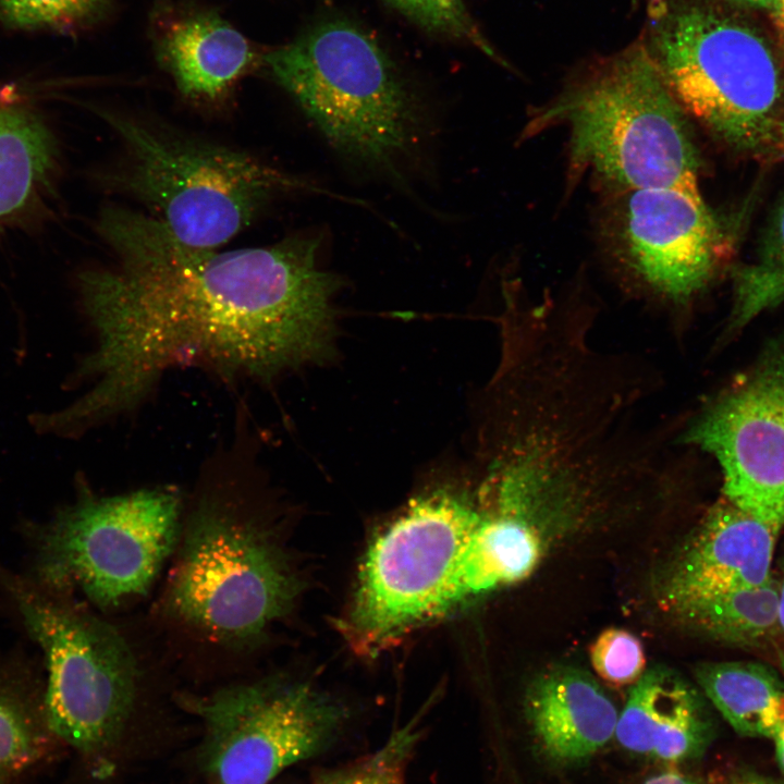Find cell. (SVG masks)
Returning a JSON list of instances; mask_svg holds the SVG:
<instances>
[{"label":"cell","instance_id":"obj_1","mask_svg":"<svg viewBox=\"0 0 784 784\" xmlns=\"http://www.w3.org/2000/svg\"><path fill=\"white\" fill-rule=\"evenodd\" d=\"M98 231L114 261L78 279L97 340L74 373L93 385L56 414L65 433L133 409L179 363L267 381L331 356L341 280L318 266L321 234L217 252L117 206L102 210Z\"/></svg>","mask_w":784,"mask_h":784},{"label":"cell","instance_id":"obj_2","mask_svg":"<svg viewBox=\"0 0 784 784\" xmlns=\"http://www.w3.org/2000/svg\"><path fill=\"white\" fill-rule=\"evenodd\" d=\"M683 110L649 49L634 45L534 109L523 136L565 126L569 183L590 173L621 192L698 188Z\"/></svg>","mask_w":784,"mask_h":784},{"label":"cell","instance_id":"obj_3","mask_svg":"<svg viewBox=\"0 0 784 784\" xmlns=\"http://www.w3.org/2000/svg\"><path fill=\"white\" fill-rule=\"evenodd\" d=\"M264 61L340 156L405 181L419 159L427 115L369 35L348 22L330 21Z\"/></svg>","mask_w":784,"mask_h":784},{"label":"cell","instance_id":"obj_4","mask_svg":"<svg viewBox=\"0 0 784 784\" xmlns=\"http://www.w3.org/2000/svg\"><path fill=\"white\" fill-rule=\"evenodd\" d=\"M123 140L114 185L144 203L180 242L216 249L270 200L323 189L228 147L192 139L121 113H102Z\"/></svg>","mask_w":784,"mask_h":784},{"label":"cell","instance_id":"obj_5","mask_svg":"<svg viewBox=\"0 0 784 784\" xmlns=\"http://www.w3.org/2000/svg\"><path fill=\"white\" fill-rule=\"evenodd\" d=\"M651 28L649 51L684 110L732 148H779L782 76L756 30L706 8L664 3Z\"/></svg>","mask_w":784,"mask_h":784},{"label":"cell","instance_id":"obj_6","mask_svg":"<svg viewBox=\"0 0 784 784\" xmlns=\"http://www.w3.org/2000/svg\"><path fill=\"white\" fill-rule=\"evenodd\" d=\"M298 589L285 554L253 513L218 497L199 501L170 586L176 615L217 640L244 644L282 617Z\"/></svg>","mask_w":784,"mask_h":784},{"label":"cell","instance_id":"obj_7","mask_svg":"<svg viewBox=\"0 0 784 784\" xmlns=\"http://www.w3.org/2000/svg\"><path fill=\"white\" fill-rule=\"evenodd\" d=\"M10 590L45 654L42 713L49 731L86 758L97 775H107L137 698L133 652L110 624L20 585Z\"/></svg>","mask_w":784,"mask_h":784},{"label":"cell","instance_id":"obj_8","mask_svg":"<svg viewBox=\"0 0 784 784\" xmlns=\"http://www.w3.org/2000/svg\"><path fill=\"white\" fill-rule=\"evenodd\" d=\"M180 516L173 489L98 497L84 488L45 529L39 574L100 608L118 607L148 591L176 544Z\"/></svg>","mask_w":784,"mask_h":784},{"label":"cell","instance_id":"obj_9","mask_svg":"<svg viewBox=\"0 0 784 784\" xmlns=\"http://www.w3.org/2000/svg\"><path fill=\"white\" fill-rule=\"evenodd\" d=\"M200 718L199 761L211 784H269L343 742L351 712L311 685L268 678L187 701Z\"/></svg>","mask_w":784,"mask_h":784},{"label":"cell","instance_id":"obj_10","mask_svg":"<svg viewBox=\"0 0 784 784\" xmlns=\"http://www.w3.org/2000/svg\"><path fill=\"white\" fill-rule=\"evenodd\" d=\"M480 518L466 499L419 498L369 547L342 632L357 653L375 657L429 621L465 540Z\"/></svg>","mask_w":784,"mask_h":784},{"label":"cell","instance_id":"obj_11","mask_svg":"<svg viewBox=\"0 0 784 784\" xmlns=\"http://www.w3.org/2000/svg\"><path fill=\"white\" fill-rule=\"evenodd\" d=\"M682 441L711 455L727 501L784 527V341L748 373L688 416Z\"/></svg>","mask_w":784,"mask_h":784},{"label":"cell","instance_id":"obj_12","mask_svg":"<svg viewBox=\"0 0 784 784\" xmlns=\"http://www.w3.org/2000/svg\"><path fill=\"white\" fill-rule=\"evenodd\" d=\"M614 234L630 272L675 304L706 287L726 253L724 234L699 188L623 192Z\"/></svg>","mask_w":784,"mask_h":784},{"label":"cell","instance_id":"obj_13","mask_svg":"<svg viewBox=\"0 0 784 784\" xmlns=\"http://www.w3.org/2000/svg\"><path fill=\"white\" fill-rule=\"evenodd\" d=\"M779 534L725 498L718 501L662 576V605L675 613L711 596L764 584L773 575Z\"/></svg>","mask_w":784,"mask_h":784},{"label":"cell","instance_id":"obj_14","mask_svg":"<svg viewBox=\"0 0 784 784\" xmlns=\"http://www.w3.org/2000/svg\"><path fill=\"white\" fill-rule=\"evenodd\" d=\"M524 713L540 755L559 767L597 754L614 737L618 719L599 683L573 666L539 674L526 690Z\"/></svg>","mask_w":784,"mask_h":784},{"label":"cell","instance_id":"obj_15","mask_svg":"<svg viewBox=\"0 0 784 784\" xmlns=\"http://www.w3.org/2000/svg\"><path fill=\"white\" fill-rule=\"evenodd\" d=\"M712 734L700 691L675 671L656 666L632 685L614 737L630 752L677 764L701 755Z\"/></svg>","mask_w":784,"mask_h":784},{"label":"cell","instance_id":"obj_16","mask_svg":"<svg viewBox=\"0 0 784 784\" xmlns=\"http://www.w3.org/2000/svg\"><path fill=\"white\" fill-rule=\"evenodd\" d=\"M480 518L442 585L430 620L453 612L499 587L529 576L539 564L546 526L482 502Z\"/></svg>","mask_w":784,"mask_h":784},{"label":"cell","instance_id":"obj_17","mask_svg":"<svg viewBox=\"0 0 784 784\" xmlns=\"http://www.w3.org/2000/svg\"><path fill=\"white\" fill-rule=\"evenodd\" d=\"M161 52L181 94L206 103L224 98L256 60L240 32L210 15L189 16L172 25Z\"/></svg>","mask_w":784,"mask_h":784},{"label":"cell","instance_id":"obj_18","mask_svg":"<svg viewBox=\"0 0 784 784\" xmlns=\"http://www.w3.org/2000/svg\"><path fill=\"white\" fill-rule=\"evenodd\" d=\"M701 693L743 736L773 738L784 721V676L750 660L706 662L695 670Z\"/></svg>","mask_w":784,"mask_h":784},{"label":"cell","instance_id":"obj_19","mask_svg":"<svg viewBox=\"0 0 784 784\" xmlns=\"http://www.w3.org/2000/svg\"><path fill=\"white\" fill-rule=\"evenodd\" d=\"M56 156L45 123L0 89V224L23 212L48 185Z\"/></svg>","mask_w":784,"mask_h":784},{"label":"cell","instance_id":"obj_20","mask_svg":"<svg viewBox=\"0 0 784 784\" xmlns=\"http://www.w3.org/2000/svg\"><path fill=\"white\" fill-rule=\"evenodd\" d=\"M673 614L712 640L732 647H758L780 636L777 578L773 574L760 586L711 596Z\"/></svg>","mask_w":784,"mask_h":784},{"label":"cell","instance_id":"obj_21","mask_svg":"<svg viewBox=\"0 0 784 784\" xmlns=\"http://www.w3.org/2000/svg\"><path fill=\"white\" fill-rule=\"evenodd\" d=\"M421 715L394 730L371 752L311 771L310 784H407L409 764L422 742Z\"/></svg>","mask_w":784,"mask_h":784},{"label":"cell","instance_id":"obj_22","mask_svg":"<svg viewBox=\"0 0 784 784\" xmlns=\"http://www.w3.org/2000/svg\"><path fill=\"white\" fill-rule=\"evenodd\" d=\"M53 738L42 712L0 686V784H11L38 765Z\"/></svg>","mask_w":784,"mask_h":784},{"label":"cell","instance_id":"obj_23","mask_svg":"<svg viewBox=\"0 0 784 784\" xmlns=\"http://www.w3.org/2000/svg\"><path fill=\"white\" fill-rule=\"evenodd\" d=\"M732 326L740 327L784 299V200L776 209L757 256L735 278Z\"/></svg>","mask_w":784,"mask_h":784},{"label":"cell","instance_id":"obj_24","mask_svg":"<svg viewBox=\"0 0 784 784\" xmlns=\"http://www.w3.org/2000/svg\"><path fill=\"white\" fill-rule=\"evenodd\" d=\"M424 29L470 44L497 61L498 54L479 30L463 0H385Z\"/></svg>","mask_w":784,"mask_h":784},{"label":"cell","instance_id":"obj_25","mask_svg":"<svg viewBox=\"0 0 784 784\" xmlns=\"http://www.w3.org/2000/svg\"><path fill=\"white\" fill-rule=\"evenodd\" d=\"M589 654L598 676L614 686L634 685L646 672L642 644L625 629H604L591 645Z\"/></svg>","mask_w":784,"mask_h":784},{"label":"cell","instance_id":"obj_26","mask_svg":"<svg viewBox=\"0 0 784 784\" xmlns=\"http://www.w3.org/2000/svg\"><path fill=\"white\" fill-rule=\"evenodd\" d=\"M103 0H0V20L16 28L60 27L91 15Z\"/></svg>","mask_w":784,"mask_h":784},{"label":"cell","instance_id":"obj_27","mask_svg":"<svg viewBox=\"0 0 784 784\" xmlns=\"http://www.w3.org/2000/svg\"><path fill=\"white\" fill-rule=\"evenodd\" d=\"M642 784H698L678 770H666L648 777Z\"/></svg>","mask_w":784,"mask_h":784},{"label":"cell","instance_id":"obj_28","mask_svg":"<svg viewBox=\"0 0 784 784\" xmlns=\"http://www.w3.org/2000/svg\"><path fill=\"white\" fill-rule=\"evenodd\" d=\"M779 583V632L784 638V556L780 566Z\"/></svg>","mask_w":784,"mask_h":784},{"label":"cell","instance_id":"obj_29","mask_svg":"<svg viewBox=\"0 0 784 784\" xmlns=\"http://www.w3.org/2000/svg\"><path fill=\"white\" fill-rule=\"evenodd\" d=\"M773 739L775 742L776 760L782 773L784 774V721L776 731Z\"/></svg>","mask_w":784,"mask_h":784},{"label":"cell","instance_id":"obj_30","mask_svg":"<svg viewBox=\"0 0 784 784\" xmlns=\"http://www.w3.org/2000/svg\"><path fill=\"white\" fill-rule=\"evenodd\" d=\"M771 11L776 27L784 33V0H780Z\"/></svg>","mask_w":784,"mask_h":784},{"label":"cell","instance_id":"obj_31","mask_svg":"<svg viewBox=\"0 0 784 784\" xmlns=\"http://www.w3.org/2000/svg\"><path fill=\"white\" fill-rule=\"evenodd\" d=\"M738 3L751 5V7H758V8H767V9H773L775 4L780 0H733Z\"/></svg>","mask_w":784,"mask_h":784},{"label":"cell","instance_id":"obj_32","mask_svg":"<svg viewBox=\"0 0 784 784\" xmlns=\"http://www.w3.org/2000/svg\"><path fill=\"white\" fill-rule=\"evenodd\" d=\"M732 784H774V783L767 779H762L759 776H745V777H742V779L733 782Z\"/></svg>","mask_w":784,"mask_h":784},{"label":"cell","instance_id":"obj_33","mask_svg":"<svg viewBox=\"0 0 784 784\" xmlns=\"http://www.w3.org/2000/svg\"><path fill=\"white\" fill-rule=\"evenodd\" d=\"M777 663H779V669H780L782 675L784 676V649L777 650Z\"/></svg>","mask_w":784,"mask_h":784},{"label":"cell","instance_id":"obj_34","mask_svg":"<svg viewBox=\"0 0 784 784\" xmlns=\"http://www.w3.org/2000/svg\"><path fill=\"white\" fill-rule=\"evenodd\" d=\"M779 148L784 152V123H783V127H782Z\"/></svg>","mask_w":784,"mask_h":784}]
</instances>
